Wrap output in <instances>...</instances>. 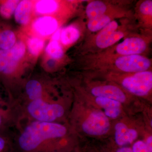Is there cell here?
<instances>
[{
  "mask_svg": "<svg viewBox=\"0 0 152 152\" xmlns=\"http://www.w3.org/2000/svg\"><path fill=\"white\" fill-rule=\"evenodd\" d=\"M86 68L102 73H132L152 69V60L145 55L103 56L93 54L88 56Z\"/></svg>",
  "mask_w": 152,
  "mask_h": 152,
  "instance_id": "6da1fadb",
  "label": "cell"
},
{
  "mask_svg": "<svg viewBox=\"0 0 152 152\" xmlns=\"http://www.w3.org/2000/svg\"><path fill=\"white\" fill-rule=\"evenodd\" d=\"M67 132L64 125L37 121L25 129L19 138V146L23 152H43L47 141L63 137Z\"/></svg>",
  "mask_w": 152,
  "mask_h": 152,
  "instance_id": "7a4b0ae2",
  "label": "cell"
},
{
  "mask_svg": "<svg viewBox=\"0 0 152 152\" xmlns=\"http://www.w3.org/2000/svg\"><path fill=\"white\" fill-rule=\"evenodd\" d=\"M103 74L105 79L118 85L134 96L145 99L151 97L152 70L132 73H107Z\"/></svg>",
  "mask_w": 152,
  "mask_h": 152,
  "instance_id": "3957f363",
  "label": "cell"
},
{
  "mask_svg": "<svg viewBox=\"0 0 152 152\" xmlns=\"http://www.w3.org/2000/svg\"><path fill=\"white\" fill-rule=\"evenodd\" d=\"M131 34L127 26L124 24L120 25L114 20L88 39L85 45L86 54L90 52L93 54L102 52Z\"/></svg>",
  "mask_w": 152,
  "mask_h": 152,
  "instance_id": "277c9868",
  "label": "cell"
},
{
  "mask_svg": "<svg viewBox=\"0 0 152 152\" xmlns=\"http://www.w3.org/2000/svg\"><path fill=\"white\" fill-rule=\"evenodd\" d=\"M80 119V126L84 134L93 137L105 136L111 130V120L103 112L86 101Z\"/></svg>",
  "mask_w": 152,
  "mask_h": 152,
  "instance_id": "5b68a950",
  "label": "cell"
},
{
  "mask_svg": "<svg viewBox=\"0 0 152 152\" xmlns=\"http://www.w3.org/2000/svg\"><path fill=\"white\" fill-rule=\"evenodd\" d=\"M151 40L150 34H132L121 42L96 54L103 56H145Z\"/></svg>",
  "mask_w": 152,
  "mask_h": 152,
  "instance_id": "8992f818",
  "label": "cell"
},
{
  "mask_svg": "<svg viewBox=\"0 0 152 152\" xmlns=\"http://www.w3.org/2000/svg\"><path fill=\"white\" fill-rule=\"evenodd\" d=\"M86 91L94 97L107 98L118 101L124 107L134 100V96L114 82L106 80L87 82Z\"/></svg>",
  "mask_w": 152,
  "mask_h": 152,
  "instance_id": "52a82bcc",
  "label": "cell"
},
{
  "mask_svg": "<svg viewBox=\"0 0 152 152\" xmlns=\"http://www.w3.org/2000/svg\"><path fill=\"white\" fill-rule=\"evenodd\" d=\"M31 116L39 121L53 122L64 114V107L59 104H50L42 99L32 101L27 107Z\"/></svg>",
  "mask_w": 152,
  "mask_h": 152,
  "instance_id": "ba28073f",
  "label": "cell"
},
{
  "mask_svg": "<svg viewBox=\"0 0 152 152\" xmlns=\"http://www.w3.org/2000/svg\"><path fill=\"white\" fill-rule=\"evenodd\" d=\"M134 121L123 118L114 126V141L120 147L134 143L138 138L142 130Z\"/></svg>",
  "mask_w": 152,
  "mask_h": 152,
  "instance_id": "9c48e42d",
  "label": "cell"
},
{
  "mask_svg": "<svg viewBox=\"0 0 152 152\" xmlns=\"http://www.w3.org/2000/svg\"><path fill=\"white\" fill-rule=\"evenodd\" d=\"M26 50V45L21 41L9 50H0V74L8 75L13 72Z\"/></svg>",
  "mask_w": 152,
  "mask_h": 152,
  "instance_id": "30bf717a",
  "label": "cell"
},
{
  "mask_svg": "<svg viewBox=\"0 0 152 152\" xmlns=\"http://www.w3.org/2000/svg\"><path fill=\"white\" fill-rule=\"evenodd\" d=\"M85 93L86 102L102 110L109 119L118 120L122 117L124 107L119 102L107 98L93 96L86 91Z\"/></svg>",
  "mask_w": 152,
  "mask_h": 152,
  "instance_id": "8fae6325",
  "label": "cell"
},
{
  "mask_svg": "<svg viewBox=\"0 0 152 152\" xmlns=\"http://www.w3.org/2000/svg\"><path fill=\"white\" fill-rule=\"evenodd\" d=\"M131 16V12L121 7L94 18L88 20L87 29L91 32H97L115 19L127 18Z\"/></svg>",
  "mask_w": 152,
  "mask_h": 152,
  "instance_id": "7c38bea8",
  "label": "cell"
},
{
  "mask_svg": "<svg viewBox=\"0 0 152 152\" xmlns=\"http://www.w3.org/2000/svg\"><path fill=\"white\" fill-rule=\"evenodd\" d=\"M58 20L52 16L45 15L39 17L33 23V31L40 37H48L53 35L59 28Z\"/></svg>",
  "mask_w": 152,
  "mask_h": 152,
  "instance_id": "4fadbf2b",
  "label": "cell"
},
{
  "mask_svg": "<svg viewBox=\"0 0 152 152\" xmlns=\"http://www.w3.org/2000/svg\"><path fill=\"white\" fill-rule=\"evenodd\" d=\"M134 16L140 26L150 31L152 27V1L142 0L136 4Z\"/></svg>",
  "mask_w": 152,
  "mask_h": 152,
  "instance_id": "5bb4252c",
  "label": "cell"
},
{
  "mask_svg": "<svg viewBox=\"0 0 152 152\" xmlns=\"http://www.w3.org/2000/svg\"><path fill=\"white\" fill-rule=\"evenodd\" d=\"M120 7V5L108 1H90L86 7V15L88 20H91Z\"/></svg>",
  "mask_w": 152,
  "mask_h": 152,
  "instance_id": "9a60e30c",
  "label": "cell"
},
{
  "mask_svg": "<svg viewBox=\"0 0 152 152\" xmlns=\"http://www.w3.org/2000/svg\"><path fill=\"white\" fill-rule=\"evenodd\" d=\"M32 7L31 1L24 0L19 2L14 12L17 23L21 25H26L28 23Z\"/></svg>",
  "mask_w": 152,
  "mask_h": 152,
  "instance_id": "2e32d148",
  "label": "cell"
},
{
  "mask_svg": "<svg viewBox=\"0 0 152 152\" xmlns=\"http://www.w3.org/2000/svg\"><path fill=\"white\" fill-rule=\"evenodd\" d=\"M81 34L77 27L70 25L61 29L60 40L63 45L69 46L78 40Z\"/></svg>",
  "mask_w": 152,
  "mask_h": 152,
  "instance_id": "e0dca14e",
  "label": "cell"
},
{
  "mask_svg": "<svg viewBox=\"0 0 152 152\" xmlns=\"http://www.w3.org/2000/svg\"><path fill=\"white\" fill-rule=\"evenodd\" d=\"M61 7L60 2L54 0H41L34 5L35 11L38 14L48 15L58 12Z\"/></svg>",
  "mask_w": 152,
  "mask_h": 152,
  "instance_id": "ac0fdd59",
  "label": "cell"
},
{
  "mask_svg": "<svg viewBox=\"0 0 152 152\" xmlns=\"http://www.w3.org/2000/svg\"><path fill=\"white\" fill-rule=\"evenodd\" d=\"M16 38L13 31L0 28V50H8L14 46Z\"/></svg>",
  "mask_w": 152,
  "mask_h": 152,
  "instance_id": "d6986e66",
  "label": "cell"
},
{
  "mask_svg": "<svg viewBox=\"0 0 152 152\" xmlns=\"http://www.w3.org/2000/svg\"><path fill=\"white\" fill-rule=\"evenodd\" d=\"M27 94L32 101L42 99V89L40 83L36 80H31L26 86Z\"/></svg>",
  "mask_w": 152,
  "mask_h": 152,
  "instance_id": "ffe728a7",
  "label": "cell"
},
{
  "mask_svg": "<svg viewBox=\"0 0 152 152\" xmlns=\"http://www.w3.org/2000/svg\"><path fill=\"white\" fill-rule=\"evenodd\" d=\"M46 52L53 60L61 59L64 56L62 47L58 41L51 40L46 48Z\"/></svg>",
  "mask_w": 152,
  "mask_h": 152,
  "instance_id": "44dd1931",
  "label": "cell"
},
{
  "mask_svg": "<svg viewBox=\"0 0 152 152\" xmlns=\"http://www.w3.org/2000/svg\"><path fill=\"white\" fill-rule=\"evenodd\" d=\"M19 1L9 0L0 2V15L5 19H9L15 12Z\"/></svg>",
  "mask_w": 152,
  "mask_h": 152,
  "instance_id": "7402d4cb",
  "label": "cell"
},
{
  "mask_svg": "<svg viewBox=\"0 0 152 152\" xmlns=\"http://www.w3.org/2000/svg\"><path fill=\"white\" fill-rule=\"evenodd\" d=\"M28 51L32 56H38L44 48L45 42L42 38L37 37L29 38L27 42Z\"/></svg>",
  "mask_w": 152,
  "mask_h": 152,
  "instance_id": "603a6c76",
  "label": "cell"
},
{
  "mask_svg": "<svg viewBox=\"0 0 152 152\" xmlns=\"http://www.w3.org/2000/svg\"><path fill=\"white\" fill-rule=\"evenodd\" d=\"M133 152H152V147L147 145L144 140H138L133 143Z\"/></svg>",
  "mask_w": 152,
  "mask_h": 152,
  "instance_id": "cb8c5ba5",
  "label": "cell"
},
{
  "mask_svg": "<svg viewBox=\"0 0 152 152\" xmlns=\"http://www.w3.org/2000/svg\"><path fill=\"white\" fill-rule=\"evenodd\" d=\"M10 148L6 139L0 135V152H10Z\"/></svg>",
  "mask_w": 152,
  "mask_h": 152,
  "instance_id": "d4e9b609",
  "label": "cell"
},
{
  "mask_svg": "<svg viewBox=\"0 0 152 152\" xmlns=\"http://www.w3.org/2000/svg\"><path fill=\"white\" fill-rule=\"evenodd\" d=\"M61 28L58 29L53 35H52L51 40L58 41L60 39L61 33Z\"/></svg>",
  "mask_w": 152,
  "mask_h": 152,
  "instance_id": "484cf974",
  "label": "cell"
},
{
  "mask_svg": "<svg viewBox=\"0 0 152 152\" xmlns=\"http://www.w3.org/2000/svg\"><path fill=\"white\" fill-rule=\"evenodd\" d=\"M115 152H133L132 148L129 147H120L116 150Z\"/></svg>",
  "mask_w": 152,
  "mask_h": 152,
  "instance_id": "4316f807",
  "label": "cell"
},
{
  "mask_svg": "<svg viewBox=\"0 0 152 152\" xmlns=\"http://www.w3.org/2000/svg\"><path fill=\"white\" fill-rule=\"evenodd\" d=\"M0 104H1V100H0ZM2 110L0 109V128L2 126L4 123V115Z\"/></svg>",
  "mask_w": 152,
  "mask_h": 152,
  "instance_id": "83f0119b",
  "label": "cell"
},
{
  "mask_svg": "<svg viewBox=\"0 0 152 152\" xmlns=\"http://www.w3.org/2000/svg\"></svg>",
  "mask_w": 152,
  "mask_h": 152,
  "instance_id": "f1b7e54d",
  "label": "cell"
}]
</instances>
